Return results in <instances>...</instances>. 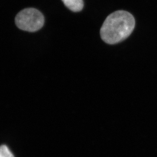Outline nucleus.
<instances>
[{"label":"nucleus","mask_w":157,"mask_h":157,"mask_svg":"<svg viewBox=\"0 0 157 157\" xmlns=\"http://www.w3.org/2000/svg\"><path fill=\"white\" fill-rule=\"evenodd\" d=\"M135 20L126 11L113 12L106 18L100 30L101 39L109 44H115L128 38L133 32Z\"/></svg>","instance_id":"1"},{"label":"nucleus","mask_w":157,"mask_h":157,"mask_svg":"<svg viewBox=\"0 0 157 157\" xmlns=\"http://www.w3.org/2000/svg\"><path fill=\"white\" fill-rule=\"evenodd\" d=\"M15 24L19 29L28 32H34L43 27L44 15L34 8H27L19 12L15 18Z\"/></svg>","instance_id":"2"},{"label":"nucleus","mask_w":157,"mask_h":157,"mask_svg":"<svg viewBox=\"0 0 157 157\" xmlns=\"http://www.w3.org/2000/svg\"><path fill=\"white\" fill-rule=\"evenodd\" d=\"M62 1L67 8L73 12H79L84 6L83 0H62Z\"/></svg>","instance_id":"3"},{"label":"nucleus","mask_w":157,"mask_h":157,"mask_svg":"<svg viewBox=\"0 0 157 157\" xmlns=\"http://www.w3.org/2000/svg\"><path fill=\"white\" fill-rule=\"evenodd\" d=\"M0 157H14L11 151L6 145L0 147Z\"/></svg>","instance_id":"4"}]
</instances>
